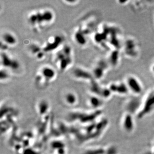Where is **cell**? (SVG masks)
Instances as JSON below:
<instances>
[{"mask_svg": "<svg viewBox=\"0 0 154 154\" xmlns=\"http://www.w3.org/2000/svg\"><path fill=\"white\" fill-rule=\"evenodd\" d=\"M55 61L60 69L64 71L72 63V50L69 45H65L63 48L57 52Z\"/></svg>", "mask_w": 154, "mask_h": 154, "instance_id": "cell-1", "label": "cell"}, {"mask_svg": "<svg viewBox=\"0 0 154 154\" xmlns=\"http://www.w3.org/2000/svg\"><path fill=\"white\" fill-rule=\"evenodd\" d=\"M124 54L129 58H135L140 54V46L138 42L132 38H127L122 44Z\"/></svg>", "mask_w": 154, "mask_h": 154, "instance_id": "cell-2", "label": "cell"}, {"mask_svg": "<svg viewBox=\"0 0 154 154\" xmlns=\"http://www.w3.org/2000/svg\"><path fill=\"white\" fill-rule=\"evenodd\" d=\"M140 107L139 115L141 116L148 114L154 109V87L147 92Z\"/></svg>", "mask_w": 154, "mask_h": 154, "instance_id": "cell-3", "label": "cell"}, {"mask_svg": "<svg viewBox=\"0 0 154 154\" xmlns=\"http://www.w3.org/2000/svg\"><path fill=\"white\" fill-rule=\"evenodd\" d=\"M124 82L129 92H131L133 94L139 95L142 93L143 91L142 84L136 76L132 75L127 76Z\"/></svg>", "mask_w": 154, "mask_h": 154, "instance_id": "cell-4", "label": "cell"}, {"mask_svg": "<svg viewBox=\"0 0 154 154\" xmlns=\"http://www.w3.org/2000/svg\"><path fill=\"white\" fill-rule=\"evenodd\" d=\"M56 76V72L52 67L45 66L41 69L39 74L36 76L35 81L38 83L47 84L52 81Z\"/></svg>", "mask_w": 154, "mask_h": 154, "instance_id": "cell-5", "label": "cell"}, {"mask_svg": "<svg viewBox=\"0 0 154 154\" xmlns=\"http://www.w3.org/2000/svg\"><path fill=\"white\" fill-rule=\"evenodd\" d=\"M1 60L2 66H3L5 69L17 70L20 67L19 62L15 59L11 57L5 51L1 52Z\"/></svg>", "mask_w": 154, "mask_h": 154, "instance_id": "cell-6", "label": "cell"}, {"mask_svg": "<svg viewBox=\"0 0 154 154\" xmlns=\"http://www.w3.org/2000/svg\"><path fill=\"white\" fill-rule=\"evenodd\" d=\"M108 88L112 93L120 95H125L129 92L125 82H113L109 85Z\"/></svg>", "mask_w": 154, "mask_h": 154, "instance_id": "cell-7", "label": "cell"}, {"mask_svg": "<svg viewBox=\"0 0 154 154\" xmlns=\"http://www.w3.org/2000/svg\"><path fill=\"white\" fill-rule=\"evenodd\" d=\"M28 19L29 23L32 26H41L45 24L42 12L41 11H36L31 14Z\"/></svg>", "mask_w": 154, "mask_h": 154, "instance_id": "cell-8", "label": "cell"}, {"mask_svg": "<svg viewBox=\"0 0 154 154\" xmlns=\"http://www.w3.org/2000/svg\"><path fill=\"white\" fill-rule=\"evenodd\" d=\"M62 42L63 38L61 36L57 35L54 38H52L51 40L48 41L45 47L42 48V50L45 52L54 51L60 47V44H62Z\"/></svg>", "mask_w": 154, "mask_h": 154, "instance_id": "cell-9", "label": "cell"}, {"mask_svg": "<svg viewBox=\"0 0 154 154\" xmlns=\"http://www.w3.org/2000/svg\"><path fill=\"white\" fill-rule=\"evenodd\" d=\"M108 67V63L105 60H100L97 64L93 70V74L97 79L103 77L106 70Z\"/></svg>", "mask_w": 154, "mask_h": 154, "instance_id": "cell-10", "label": "cell"}, {"mask_svg": "<svg viewBox=\"0 0 154 154\" xmlns=\"http://www.w3.org/2000/svg\"><path fill=\"white\" fill-rule=\"evenodd\" d=\"M73 74L76 78L84 80L93 81V76L88 71L82 68H77L73 71Z\"/></svg>", "mask_w": 154, "mask_h": 154, "instance_id": "cell-11", "label": "cell"}, {"mask_svg": "<svg viewBox=\"0 0 154 154\" xmlns=\"http://www.w3.org/2000/svg\"><path fill=\"white\" fill-rule=\"evenodd\" d=\"M16 37L11 32H6L2 36L1 42L7 45L8 47L17 44Z\"/></svg>", "mask_w": 154, "mask_h": 154, "instance_id": "cell-12", "label": "cell"}, {"mask_svg": "<svg viewBox=\"0 0 154 154\" xmlns=\"http://www.w3.org/2000/svg\"><path fill=\"white\" fill-rule=\"evenodd\" d=\"M85 32L83 31H79L75 32L74 35V38L77 43L80 45H85L86 42Z\"/></svg>", "mask_w": 154, "mask_h": 154, "instance_id": "cell-13", "label": "cell"}, {"mask_svg": "<svg viewBox=\"0 0 154 154\" xmlns=\"http://www.w3.org/2000/svg\"><path fill=\"white\" fill-rule=\"evenodd\" d=\"M119 52L118 50H114L111 52L109 56V61L112 66H116L118 63L120 58Z\"/></svg>", "mask_w": 154, "mask_h": 154, "instance_id": "cell-14", "label": "cell"}, {"mask_svg": "<svg viewBox=\"0 0 154 154\" xmlns=\"http://www.w3.org/2000/svg\"><path fill=\"white\" fill-rule=\"evenodd\" d=\"M42 14L45 24L50 23L52 22L54 19V15L51 11L49 10H45L42 11Z\"/></svg>", "mask_w": 154, "mask_h": 154, "instance_id": "cell-15", "label": "cell"}, {"mask_svg": "<svg viewBox=\"0 0 154 154\" xmlns=\"http://www.w3.org/2000/svg\"><path fill=\"white\" fill-rule=\"evenodd\" d=\"M65 100L69 104H73L77 100L76 96L72 92H69L65 96Z\"/></svg>", "mask_w": 154, "mask_h": 154, "instance_id": "cell-16", "label": "cell"}, {"mask_svg": "<svg viewBox=\"0 0 154 154\" xmlns=\"http://www.w3.org/2000/svg\"><path fill=\"white\" fill-rule=\"evenodd\" d=\"M89 102L92 106L93 107H99L101 104V100L99 98V96L96 95H93L90 97L89 98Z\"/></svg>", "mask_w": 154, "mask_h": 154, "instance_id": "cell-17", "label": "cell"}, {"mask_svg": "<svg viewBox=\"0 0 154 154\" xmlns=\"http://www.w3.org/2000/svg\"><path fill=\"white\" fill-rule=\"evenodd\" d=\"M9 75L8 73L7 72V71L5 70H3L2 69L1 71V80H3L4 79H8V77H9Z\"/></svg>", "mask_w": 154, "mask_h": 154, "instance_id": "cell-18", "label": "cell"}]
</instances>
